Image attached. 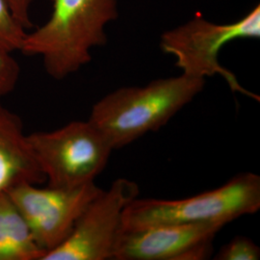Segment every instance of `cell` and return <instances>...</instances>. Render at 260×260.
Wrapping results in <instances>:
<instances>
[{
	"instance_id": "1",
	"label": "cell",
	"mask_w": 260,
	"mask_h": 260,
	"mask_svg": "<svg viewBox=\"0 0 260 260\" xmlns=\"http://www.w3.org/2000/svg\"><path fill=\"white\" fill-rule=\"evenodd\" d=\"M118 18V0H53L49 19L27 32L19 51L40 56L47 75L65 79L91 62L94 47L106 45V27Z\"/></svg>"
},
{
	"instance_id": "2",
	"label": "cell",
	"mask_w": 260,
	"mask_h": 260,
	"mask_svg": "<svg viewBox=\"0 0 260 260\" xmlns=\"http://www.w3.org/2000/svg\"><path fill=\"white\" fill-rule=\"evenodd\" d=\"M205 79L181 74L145 86L121 87L93 104L89 121L114 149L165 126L205 88Z\"/></svg>"
},
{
	"instance_id": "3",
	"label": "cell",
	"mask_w": 260,
	"mask_h": 260,
	"mask_svg": "<svg viewBox=\"0 0 260 260\" xmlns=\"http://www.w3.org/2000/svg\"><path fill=\"white\" fill-rule=\"evenodd\" d=\"M260 209V177L238 174L216 189L181 200L136 198L125 207L121 231L174 223H220L225 225Z\"/></svg>"
},
{
	"instance_id": "4",
	"label": "cell",
	"mask_w": 260,
	"mask_h": 260,
	"mask_svg": "<svg viewBox=\"0 0 260 260\" xmlns=\"http://www.w3.org/2000/svg\"><path fill=\"white\" fill-rule=\"evenodd\" d=\"M259 38L260 6L256 5L232 23H215L202 15H196L185 23L165 31L160 38V47L175 58L181 74L204 79L220 75L233 92L259 101L257 95L244 89L233 73L219 62L220 52L229 43Z\"/></svg>"
},
{
	"instance_id": "5",
	"label": "cell",
	"mask_w": 260,
	"mask_h": 260,
	"mask_svg": "<svg viewBox=\"0 0 260 260\" xmlns=\"http://www.w3.org/2000/svg\"><path fill=\"white\" fill-rule=\"evenodd\" d=\"M32 154L47 185L73 188L93 182L110 158L111 144L89 121L27 134Z\"/></svg>"
},
{
	"instance_id": "6",
	"label": "cell",
	"mask_w": 260,
	"mask_h": 260,
	"mask_svg": "<svg viewBox=\"0 0 260 260\" xmlns=\"http://www.w3.org/2000/svg\"><path fill=\"white\" fill-rule=\"evenodd\" d=\"M139 194L136 182L117 178L108 190L93 198L68 238L43 260H112L122 213Z\"/></svg>"
},
{
	"instance_id": "7",
	"label": "cell",
	"mask_w": 260,
	"mask_h": 260,
	"mask_svg": "<svg viewBox=\"0 0 260 260\" xmlns=\"http://www.w3.org/2000/svg\"><path fill=\"white\" fill-rule=\"evenodd\" d=\"M103 189L93 182L59 188L21 182L6 191L46 252L65 241L85 208ZM46 253V254H47Z\"/></svg>"
},
{
	"instance_id": "8",
	"label": "cell",
	"mask_w": 260,
	"mask_h": 260,
	"mask_svg": "<svg viewBox=\"0 0 260 260\" xmlns=\"http://www.w3.org/2000/svg\"><path fill=\"white\" fill-rule=\"evenodd\" d=\"M220 223H174L121 231L112 260L207 259Z\"/></svg>"
},
{
	"instance_id": "9",
	"label": "cell",
	"mask_w": 260,
	"mask_h": 260,
	"mask_svg": "<svg viewBox=\"0 0 260 260\" xmlns=\"http://www.w3.org/2000/svg\"><path fill=\"white\" fill-rule=\"evenodd\" d=\"M46 181L28 144L19 116L0 103V193L21 182Z\"/></svg>"
},
{
	"instance_id": "10",
	"label": "cell",
	"mask_w": 260,
	"mask_h": 260,
	"mask_svg": "<svg viewBox=\"0 0 260 260\" xmlns=\"http://www.w3.org/2000/svg\"><path fill=\"white\" fill-rule=\"evenodd\" d=\"M8 193H0V260H43L46 255Z\"/></svg>"
},
{
	"instance_id": "11",
	"label": "cell",
	"mask_w": 260,
	"mask_h": 260,
	"mask_svg": "<svg viewBox=\"0 0 260 260\" xmlns=\"http://www.w3.org/2000/svg\"><path fill=\"white\" fill-rule=\"evenodd\" d=\"M16 18L7 0H0V50L10 53L19 51L27 34Z\"/></svg>"
},
{
	"instance_id": "12",
	"label": "cell",
	"mask_w": 260,
	"mask_h": 260,
	"mask_svg": "<svg viewBox=\"0 0 260 260\" xmlns=\"http://www.w3.org/2000/svg\"><path fill=\"white\" fill-rule=\"evenodd\" d=\"M216 260H258L260 248L246 236H235L223 245L213 257Z\"/></svg>"
},
{
	"instance_id": "13",
	"label": "cell",
	"mask_w": 260,
	"mask_h": 260,
	"mask_svg": "<svg viewBox=\"0 0 260 260\" xmlns=\"http://www.w3.org/2000/svg\"><path fill=\"white\" fill-rule=\"evenodd\" d=\"M19 74V63L12 53L0 50V101L15 90Z\"/></svg>"
},
{
	"instance_id": "14",
	"label": "cell",
	"mask_w": 260,
	"mask_h": 260,
	"mask_svg": "<svg viewBox=\"0 0 260 260\" xmlns=\"http://www.w3.org/2000/svg\"><path fill=\"white\" fill-rule=\"evenodd\" d=\"M10 7L13 11L16 18L19 19V22L29 29L32 26V22L30 19V8L34 0H7Z\"/></svg>"
}]
</instances>
